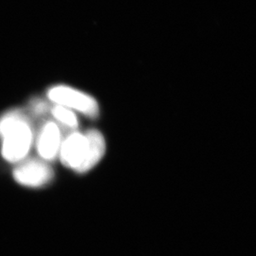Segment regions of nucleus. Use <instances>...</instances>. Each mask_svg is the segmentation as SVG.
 <instances>
[{"label":"nucleus","instance_id":"obj_1","mask_svg":"<svg viewBox=\"0 0 256 256\" xmlns=\"http://www.w3.org/2000/svg\"><path fill=\"white\" fill-rule=\"evenodd\" d=\"M106 151V142L99 130L75 131L62 142L59 156L66 167L85 174L102 161Z\"/></svg>","mask_w":256,"mask_h":256},{"label":"nucleus","instance_id":"obj_2","mask_svg":"<svg viewBox=\"0 0 256 256\" xmlns=\"http://www.w3.org/2000/svg\"><path fill=\"white\" fill-rule=\"evenodd\" d=\"M2 155L10 162L24 160L31 148L34 134L27 116L18 110H11L0 118Z\"/></svg>","mask_w":256,"mask_h":256},{"label":"nucleus","instance_id":"obj_3","mask_svg":"<svg viewBox=\"0 0 256 256\" xmlns=\"http://www.w3.org/2000/svg\"><path fill=\"white\" fill-rule=\"evenodd\" d=\"M48 97L55 104L74 112H80L89 118H96L99 116V104L94 98L73 87L63 85L52 86L48 92Z\"/></svg>","mask_w":256,"mask_h":256},{"label":"nucleus","instance_id":"obj_4","mask_svg":"<svg viewBox=\"0 0 256 256\" xmlns=\"http://www.w3.org/2000/svg\"><path fill=\"white\" fill-rule=\"evenodd\" d=\"M54 172L49 165L41 160H28L14 171V178L18 184L36 188L51 181Z\"/></svg>","mask_w":256,"mask_h":256},{"label":"nucleus","instance_id":"obj_5","mask_svg":"<svg viewBox=\"0 0 256 256\" xmlns=\"http://www.w3.org/2000/svg\"><path fill=\"white\" fill-rule=\"evenodd\" d=\"M62 134L58 124L54 121L46 122L39 134L36 148L42 158L54 160L59 154L62 144Z\"/></svg>","mask_w":256,"mask_h":256},{"label":"nucleus","instance_id":"obj_6","mask_svg":"<svg viewBox=\"0 0 256 256\" xmlns=\"http://www.w3.org/2000/svg\"><path fill=\"white\" fill-rule=\"evenodd\" d=\"M52 114L54 118L62 126L70 128H76L78 127V118L75 112L70 110L66 107L55 104L52 109Z\"/></svg>","mask_w":256,"mask_h":256},{"label":"nucleus","instance_id":"obj_7","mask_svg":"<svg viewBox=\"0 0 256 256\" xmlns=\"http://www.w3.org/2000/svg\"><path fill=\"white\" fill-rule=\"evenodd\" d=\"M32 106V110L35 114H44V113H46V106L44 102L36 100Z\"/></svg>","mask_w":256,"mask_h":256}]
</instances>
